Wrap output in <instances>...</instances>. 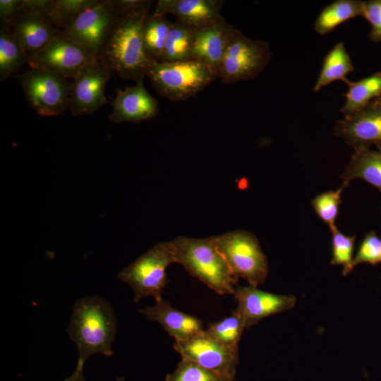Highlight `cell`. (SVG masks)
Masks as SVG:
<instances>
[{
  "mask_svg": "<svg viewBox=\"0 0 381 381\" xmlns=\"http://www.w3.org/2000/svg\"><path fill=\"white\" fill-rule=\"evenodd\" d=\"M150 8L120 14L98 54V61L123 79L137 81L144 78L152 61L143 37Z\"/></svg>",
  "mask_w": 381,
  "mask_h": 381,
  "instance_id": "cell-1",
  "label": "cell"
},
{
  "mask_svg": "<svg viewBox=\"0 0 381 381\" xmlns=\"http://www.w3.org/2000/svg\"><path fill=\"white\" fill-rule=\"evenodd\" d=\"M67 332L78 349L76 366L84 368L87 359L97 353L112 356L116 318L111 305L97 296L78 299L73 308Z\"/></svg>",
  "mask_w": 381,
  "mask_h": 381,
  "instance_id": "cell-2",
  "label": "cell"
},
{
  "mask_svg": "<svg viewBox=\"0 0 381 381\" xmlns=\"http://www.w3.org/2000/svg\"><path fill=\"white\" fill-rule=\"evenodd\" d=\"M176 263L218 294H234L238 278L217 248L214 236L171 241Z\"/></svg>",
  "mask_w": 381,
  "mask_h": 381,
  "instance_id": "cell-3",
  "label": "cell"
},
{
  "mask_svg": "<svg viewBox=\"0 0 381 381\" xmlns=\"http://www.w3.org/2000/svg\"><path fill=\"white\" fill-rule=\"evenodd\" d=\"M146 76L160 95L171 101L195 96L217 78L212 67L194 59L174 62L152 60Z\"/></svg>",
  "mask_w": 381,
  "mask_h": 381,
  "instance_id": "cell-4",
  "label": "cell"
},
{
  "mask_svg": "<svg viewBox=\"0 0 381 381\" xmlns=\"http://www.w3.org/2000/svg\"><path fill=\"white\" fill-rule=\"evenodd\" d=\"M173 263L176 261L171 241L160 242L123 269L118 277L132 289L135 302L147 296L159 301L169 282L166 270Z\"/></svg>",
  "mask_w": 381,
  "mask_h": 381,
  "instance_id": "cell-5",
  "label": "cell"
},
{
  "mask_svg": "<svg viewBox=\"0 0 381 381\" xmlns=\"http://www.w3.org/2000/svg\"><path fill=\"white\" fill-rule=\"evenodd\" d=\"M217 249L232 273L249 285L258 286L268 274V262L257 238L244 230H236L214 236Z\"/></svg>",
  "mask_w": 381,
  "mask_h": 381,
  "instance_id": "cell-6",
  "label": "cell"
},
{
  "mask_svg": "<svg viewBox=\"0 0 381 381\" xmlns=\"http://www.w3.org/2000/svg\"><path fill=\"white\" fill-rule=\"evenodd\" d=\"M272 52L264 41L252 40L235 30L217 70L224 83H234L257 77L269 64Z\"/></svg>",
  "mask_w": 381,
  "mask_h": 381,
  "instance_id": "cell-7",
  "label": "cell"
},
{
  "mask_svg": "<svg viewBox=\"0 0 381 381\" xmlns=\"http://www.w3.org/2000/svg\"><path fill=\"white\" fill-rule=\"evenodd\" d=\"M16 78L30 107L38 114L55 116L62 114L68 107L71 83L56 73L30 68Z\"/></svg>",
  "mask_w": 381,
  "mask_h": 381,
  "instance_id": "cell-8",
  "label": "cell"
},
{
  "mask_svg": "<svg viewBox=\"0 0 381 381\" xmlns=\"http://www.w3.org/2000/svg\"><path fill=\"white\" fill-rule=\"evenodd\" d=\"M119 13L110 0H97L58 33L78 43L97 58Z\"/></svg>",
  "mask_w": 381,
  "mask_h": 381,
  "instance_id": "cell-9",
  "label": "cell"
},
{
  "mask_svg": "<svg viewBox=\"0 0 381 381\" xmlns=\"http://www.w3.org/2000/svg\"><path fill=\"white\" fill-rule=\"evenodd\" d=\"M97 62L96 56L57 31L43 49L29 58L28 64L30 68L46 69L66 80H73L81 70Z\"/></svg>",
  "mask_w": 381,
  "mask_h": 381,
  "instance_id": "cell-10",
  "label": "cell"
},
{
  "mask_svg": "<svg viewBox=\"0 0 381 381\" xmlns=\"http://www.w3.org/2000/svg\"><path fill=\"white\" fill-rule=\"evenodd\" d=\"M173 348L181 358L235 379L239 363L238 349L222 344L210 337L205 330L185 341H175Z\"/></svg>",
  "mask_w": 381,
  "mask_h": 381,
  "instance_id": "cell-11",
  "label": "cell"
},
{
  "mask_svg": "<svg viewBox=\"0 0 381 381\" xmlns=\"http://www.w3.org/2000/svg\"><path fill=\"white\" fill-rule=\"evenodd\" d=\"M111 73L99 61L79 72L70 87L68 107L73 116L92 114L107 103L104 92Z\"/></svg>",
  "mask_w": 381,
  "mask_h": 381,
  "instance_id": "cell-12",
  "label": "cell"
},
{
  "mask_svg": "<svg viewBox=\"0 0 381 381\" xmlns=\"http://www.w3.org/2000/svg\"><path fill=\"white\" fill-rule=\"evenodd\" d=\"M334 134L354 150L381 145V99L371 101L364 107L344 115L337 121Z\"/></svg>",
  "mask_w": 381,
  "mask_h": 381,
  "instance_id": "cell-13",
  "label": "cell"
},
{
  "mask_svg": "<svg viewBox=\"0 0 381 381\" xmlns=\"http://www.w3.org/2000/svg\"><path fill=\"white\" fill-rule=\"evenodd\" d=\"M237 306L233 311L249 328L261 320L291 310L296 298L291 295H279L264 291L254 286H237L233 294Z\"/></svg>",
  "mask_w": 381,
  "mask_h": 381,
  "instance_id": "cell-14",
  "label": "cell"
},
{
  "mask_svg": "<svg viewBox=\"0 0 381 381\" xmlns=\"http://www.w3.org/2000/svg\"><path fill=\"white\" fill-rule=\"evenodd\" d=\"M143 79L137 80L133 86L117 90L111 102V121L138 123L157 116L158 102L147 90Z\"/></svg>",
  "mask_w": 381,
  "mask_h": 381,
  "instance_id": "cell-15",
  "label": "cell"
},
{
  "mask_svg": "<svg viewBox=\"0 0 381 381\" xmlns=\"http://www.w3.org/2000/svg\"><path fill=\"white\" fill-rule=\"evenodd\" d=\"M236 28L220 16L198 28H193L191 59L201 61L216 72Z\"/></svg>",
  "mask_w": 381,
  "mask_h": 381,
  "instance_id": "cell-16",
  "label": "cell"
},
{
  "mask_svg": "<svg viewBox=\"0 0 381 381\" xmlns=\"http://www.w3.org/2000/svg\"><path fill=\"white\" fill-rule=\"evenodd\" d=\"M139 312L147 320L160 324L175 341H185L204 331L200 319L174 308L163 299L156 301L154 306L140 309Z\"/></svg>",
  "mask_w": 381,
  "mask_h": 381,
  "instance_id": "cell-17",
  "label": "cell"
},
{
  "mask_svg": "<svg viewBox=\"0 0 381 381\" xmlns=\"http://www.w3.org/2000/svg\"><path fill=\"white\" fill-rule=\"evenodd\" d=\"M223 3L220 0H159L153 13L171 14L177 21L198 28L219 18Z\"/></svg>",
  "mask_w": 381,
  "mask_h": 381,
  "instance_id": "cell-18",
  "label": "cell"
},
{
  "mask_svg": "<svg viewBox=\"0 0 381 381\" xmlns=\"http://www.w3.org/2000/svg\"><path fill=\"white\" fill-rule=\"evenodd\" d=\"M9 30L29 58L43 49L57 34L45 17L30 12H20Z\"/></svg>",
  "mask_w": 381,
  "mask_h": 381,
  "instance_id": "cell-19",
  "label": "cell"
},
{
  "mask_svg": "<svg viewBox=\"0 0 381 381\" xmlns=\"http://www.w3.org/2000/svg\"><path fill=\"white\" fill-rule=\"evenodd\" d=\"M340 178L347 186L353 179L364 180L381 192V156L368 147L355 149Z\"/></svg>",
  "mask_w": 381,
  "mask_h": 381,
  "instance_id": "cell-20",
  "label": "cell"
},
{
  "mask_svg": "<svg viewBox=\"0 0 381 381\" xmlns=\"http://www.w3.org/2000/svg\"><path fill=\"white\" fill-rule=\"evenodd\" d=\"M358 16H363L362 1L337 0L322 10L315 21L314 30L320 35H325Z\"/></svg>",
  "mask_w": 381,
  "mask_h": 381,
  "instance_id": "cell-21",
  "label": "cell"
},
{
  "mask_svg": "<svg viewBox=\"0 0 381 381\" xmlns=\"http://www.w3.org/2000/svg\"><path fill=\"white\" fill-rule=\"evenodd\" d=\"M353 70L354 67L344 42L337 43L324 59L313 90L319 91L338 80H344L346 75Z\"/></svg>",
  "mask_w": 381,
  "mask_h": 381,
  "instance_id": "cell-22",
  "label": "cell"
},
{
  "mask_svg": "<svg viewBox=\"0 0 381 381\" xmlns=\"http://www.w3.org/2000/svg\"><path fill=\"white\" fill-rule=\"evenodd\" d=\"M348 85L346 102L341 109L344 115L358 110L375 99L381 97V73L363 78L358 81L344 80Z\"/></svg>",
  "mask_w": 381,
  "mask_h": 381,
  "instance_id": "cell-23",
  "label": "cell"
},
{
  "mask_svg": "<svg viewBox=\"0 0 381 381\" xmlns=\"http://www.w3.org/2000/svg\"><path fill=\"white\" fill-rule=\"evenodd\" d=\"M193 28L176 21L172 23L159 61L174 62L191 59Z\"/></svg>",
  "mask_w": 381,
  "mask_h": 381,
  "instance_id": "cell-24",
  "label": "cell"
},
{
  "mask_svg": "<svg viewBox=\"0 0 381 381\" xmlns=\"http://www.w3.org/2000/svg\"><path fill=\"white\" fill-rule=\"evenodd\" d=\"M172 23L164 16L155 13L147 18L143 27V43L152 60H160Z\"/></svg>",
  "mask_w": 381,
  "mask_h": 381,
  "instance_id": "cell-25",
  "label": "cell"
},
{
  "mask_svg": "<svg viewBox=\"0 0 381 381\" xmlns=\"http://www.w3.org/2000/svg\"><path fill=\"white\" fill-rule=\"evenodd\" d=\"M29 56L9 29L1 28L0 32V80L9 78L24 64Z\"/></svg>",
  "mask_w": 381,
  "mask_h": 381,
  "instance_id": "cell-26",
  "label": "cell"
},
{
  "mask_svg": "<svg viewBox=\"0 0 381 381\" xmlns=\"http://www.w3.org/2000/svg\"><path fill=\"white\" fill-rule=\"evenodd\" d=\"M97 0H51L45 18L56 30L67 27L85 8Z\"/></svg>",
  "mask_w": 381,
  "mask_h": 381,
  "instance_id": "cell-27",
  "label": "cell"
},
{
  "mask_svg": "<svg viewBox=\"0 0 381 381\" xmlns=\"http://www.w3.org/2000/svg\"><path fill=\"white\" fill-rule=\"evenodd\" d=\"M244 329L246 327L241 318L233 312L231 316L210 323L205 331L222 344L234 349H238V344Z\"/></svg>",
  "mask_w": 381,
  "mask_h": 381,
  "instance_id": "cell-28",
  "label": "cell"
},
{
  "mask_svg": "<svg viewBox=\"0 0 381 381\" xmlns=\"http://www.w3.org/2000/svg\"><path fill=\"white\" fill-rule=\"evenodd\" d=\"M234 380L206 369L198 363L181 358L173 373L166 375L165 381H234Z\"/></svg>",
  "mask_w": 381,
  "mask_h": 381,
  "instance_id": "cell-29",
  "label": "cell"
},
{
  "mask_svg": "<svg viewBox=\"0 0 381 381\" xmlns=\"http://www.w3.org/2000/svg\"><path fill=\"white\" fill-rule=\"evenodd\" d=\"M332 233V260L333 265L343 267L342 274L346 276L353 269V252L356 236H346L337 226L330 229Z\"/></svg>",
  "mask_w": 381,
  "mask_h": 381,
  "instance_id": "cell-30",
  "label": "cell"
},
{
  "mask_svg": "<svg viewBox=\"0 0 381 381\" xmlns=\"http://www.w3.org/2000/svg\"><path fill=\"white\" fill-rule=\"evenodd\" d=\"M348 186L342 183L336 190H328L315 197L311 205L318 217L327 224L329 229L336 226L335 222L339 214L341 204V195L343 190Z\"/></svg>",
  "mask_w": 381,
  "mask_h": 381,
  "instance_id": "cell-31",
  "label": "cell"
},
{
  "mask_svg": "<svg viewBox=\"0 0 381 381\" xmlns=\"http://www.w3.org/2000/svg\"><path fill=\"white\" fill-rule=\"evenodd\" d=\"M375 265L381 262V239L371 231L365 234L353 260V267L360 263Z\"/></svg>",
  "mask_w": 381,
  "mask_h": 381,
  "instance_id": "cell-32",
  "label": "cell"
},
{
  "mask_svg": "<svg viewBox=\"0 0 381 381\" xmlns=\"http://www.w3.org/2000/svg\"><path fill=\"white\" fill-rule=\"evenodd\" d=\"M363 17L370 24V40L381 42V0L363 1Z\"/></svg>",
  "mask_w": 381,
  "mask_h": 381,
  "instance_id": "cell-33",
  "label": "cell"
},
{
  "mask_svg": "<svg viewBox=\"0 0 381 381\" xmlns=\"http://www.w3.org/2000/svg\"><path fill=\"white\" fill-rule=\"evenodd\" d=\"M22 0H0V20L1 27H10L20 11ZM8 29V28H7Z\"/></svg>",
  "mask_w": 381,
  "mask_h": 381,
  "instance_id": "cell-34",
  "label": "cell"
},
{
  "mask_svg": "<svg viewBox=\"0 0 381 381\" xmlns=\"http://www.w3.org/2000/svg\"><path fill=\"white\" fill-rule=\"evenodd\" d=\"M114 8L119 13L151 7L153 1L148 0H110Z\"/></svg>",
  "mask_w": 381,
  "mask_h": 381,
  "instance_id": "cell-35",
  "label": "cell"
},
{
  "mask_svg": "<svg viewBox=\"0 0 381 381\" xmlns=\"http://www.w3.org/2000/svg\"><path fill=\"white\" fill-rule=\"evenodd\" d=\"M51 4V0H22L20 12L39 13L45 16Z\"/></svg>",
  "mask_w": 381,
  "mask_h": 381,
  "instance_id": "cell-36",
  "label": "cell"
},
{
  "mask_svg": "<svg viewBox=\"0 0 381 381\" xmlns=\"http://www.w3.org/2000/svg\"><path fill=\"white\" fill-rule=\"evenodd\" d=\"M64 381H86L83 373V368L76 366L72 375Z\"/></svg>",
  "mask_w": 381,
  "mask_h": 381,
  "instance_id": "cell-37",
  "label": "cell"
},
{
  "mask_svg": "<svg viewBox=\"0 0 381 381\" xmlns=\"http://www.w3.org/2000/svg\"><path fill=\"white\" fill-rule=\"evenodd\" d=\"M116 381H126V380L124 377H118Z\"/></svg>",
  "mask_w": 381,
  "mask_h": 381,
  "instance_id": "cell-38",
  "label": "cell"
},
{
  "mask_svg": "<svg viewBox=\"0 0 381 381\" xmlns=\"http://www.w3.org/2000/svg\"><path fill=\"white\" fill-rule=\"evenodd\" d=\"M377 146L379 147V152H379L380 155L381 156V145H377Z\"/></svg>",
  "mask_w": 381,
  "mask_h": 381,
  "instance_id": "cell-39",
  "label": "cell"
},
{
  "mask_svg": "<svg viewBox=\"0 0 381 381\" xmlns=\"http://www.w3.org/2000/svg\"><path fill=\"white\" fill-rule=\"evenodd\" d=\"M379 98H380V99H381V97H379Z\"/></svg>",
  "mask_w": 381,
  "mask_h": 381,
  "instance_id": "cell-40",
  "label": "cell"
}]
</instances>
